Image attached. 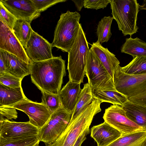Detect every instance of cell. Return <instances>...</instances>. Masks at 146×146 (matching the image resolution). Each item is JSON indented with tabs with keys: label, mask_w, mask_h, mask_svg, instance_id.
<instances>
[{
	"label": "cell",
	"mask_w": 146,
	"mask_h": 146,
	"mask_svg": "<svg viewBox=\"0 0 146 146\" xmlns=\"http://www.w3.org/2000/svg\"><path fill=\"white\" fill-rule=\"evenodd\" d=\"M65 63L61 56L42 61L30 62L32 82L41 92L58 94L66 74Z\"/></svg>",
	"instance_id": "6da1fadb"
},
{
	"label": "cell",
	"mask_w": 146,
	"mask_h": 146,
	"mask_svg": "<svg viewBox=\"0 0 146 146\" xmlns=\"http://www.w3.org/2000/svg\"><path fill=\"white\" fill-rule=\"evenodd\" d=\"M118 66L113 76L115 88L125 96L129 101L146 106V73L129 74L123 72Z\"/></svg>",
	"instance_id": "7a4b0ae2"
},
{
	"label": "cell",
	"mask_w": 146,
	"mask_h": 146,
	"mask_svg": "<svg viewBox=\"0 0 146 146\" xmlns=\"http://www.w3.org/2000/svg\"><path fill=\"white\" fill-rule=\"evenodd\" d=\"M102 103L94 98L76 118L70 120L65 131L54 142L55 146H74L83 133L90 128L94 117L101 111Z\"/></svg>",
	"instance_id": "3957f363"
},
{
	"label": "cell",
	"mask_w": 146,
	"mask_h": 146,
	"mask_svg": "<svg viewBox=\"0 0 146 146\" xmlns=\"http://www.w3.org/2000/svg\"><path fill=\"white\" fill-rule=\"evenodd\" d=\"M78 12L67 11L60 16L51 44L64 52H68L78 35L81 23Z\"/></svg>",
	"instance_id": "277c9868"
},
{
	"label": "cell",
	"mask_w": 146,
	"mask_h": 146,
	"mask_svg": "<svg viewBox=\"0 0 146 146\" xmlns=\"http://www.w3.org/2000/svg\"><path fill=\"white\" fill-rule=\"evenodd\" d=\"M90 49L81 24L77 36L68 52L67 69L69 81L81 83L83 82L86 58Z\"/></svg>",
	"instance_id": "5b68a950"
},
{
	"label": "cell",
	"mask_w": 146,
	"mask_h": 146,
	"mask_svg": "<svg viewBox=\"0 0 146 146\" xmlns=\"http://www.w3.org/2000/svg\"><path fill=\"white\" fill-rule=\"evenodd\" d=\"M111 14L119 30L124 36H130L139 29L137 25L139 4L136 0H110Z\"/></svg>",
	"instance_id": "8992f818"
},
{
	"label": "cell",
	"mask_w": 146,
	"mask_h": 146,
	"mask_svg": "<svg viewBox=\"0 0 146 146\" xmlns=\"http://www.w3.org/2000/svg\"><path fill=\"white\" fill-rule=\"evenodd\" d=\"M85 75L93 94L102 91H117L113 79L90 49L86 58Z\"/></svg>",
	"instance_id": "52a82bcc"
},
{
	"label": "cell",
	"mask_w": 146,
	"mask_h": 146,
	"mask_svg": "<svg viewBox=\"0 0 146 146\" xmlns=\"http://www.w3.org/2000/svg\"><path fill=\"white\" fill-rule=\"evenodd\" d=\"M72 115L63 108L52 113L46 123L39 129V141L46 145L54 143L68 126Z\"/></svg>",
	"instance_id": "ba28073f"
},
{
	"label": "cell",
	"mask_w": 146,
	"mask_h": 146,
	"mask_svg": "<svg viewBox=\"0 0 146 146\" xmlns=\"http://www.w3.org/2000/svg\"><path fill=\"white\" fill-rule=\"evenodd\" d=\"M103 118L104 121L118 130L122 135L144 131L127 117L121 106L111 105L105 110Z\"/></svg>",
	"instance_id": "9c48e42d"
},
{
	"label": "cell",
	"mask_w": 146,
	"mask_h": 146,
	"mask_svg": "<svg viewBox=\"0 0 146 146\" xmlns=\"http://www.w3.org/2000/svg\"><path fill=\"white\" fill-rule=\"evenodd\" d=\"M8 106L25 113L29 117L30 123L39 129L46 123L52 113L41 102H35L27 98L14 105Z\"/></svg>",
	"instance_id": "30bf717a"
},
{
	"label": "cell",
	"mask_w": 146,
	"mask_h": 146,
	"mask_svg": "<svg viewBox=\"0 0 146 146\" xmlns=\"http://www.w3.org/2000/svg\"><path fill=\"white\" fill-rule=\"evenodd\" d=\"M39 129L28 121L17 122L0 119V138L15 139L38 135Z\"/></svg>",
	"instance_id": "8fae6325"
},
{
	"label": "cell",
	"mask_w": 146,
	"mask_h": 146,
	"mask_svg": "<svg viewBox=\"0 0 146 146\" xmlns=\"http://www.w3.org/2000/svg\"><path fill=\"white\" fill-rule=\"evenodd\" d=\"M52 47L51 44L33 30L25 49L30 62H37L53 58Z\"/></svg>",
	"instance_id": "7c38bea8"
},
{
	"label": "cell",
	"mask_w": 146,
	"mask_h": 146,
	"mask_svg": "<svg viewBox=\"0 0 146 146\" xmlns=\"http://www.w3.org/2000/svg\"><path fill=\"white\" fill-rule=\"evenodd\" d=\"M0 49L18 57L27 63L30 61L25 48L13 31L0 21Z\"/></svg>",
	"instance_id": "4fadbf2b"
},
{
	"label": "cell",
	"mask_w": 146,
	"mask_h": 146,
	"mask_svg": "<svg viewBox=\"0 0 146 146\" xmlns=\"http://www.w3.org/2000/svg\"><path fill=\"white\" fill-rule=\"evenodd\" d=\"M5 7L17 19L31 23L39 17L40 13L36 9L31 0H0Z\"/></svg>",
	"instance_id": "5bb4252c"
},
{
	"label": "cell",
	"mask_w": 146,
	"mask_h": 146,
	"mask_svg": "<svg viewBox=\"0 0 146 146\" xmlns=\"http://www.w3.org/2000/svg\"><path fill=\"white\" fill-rule=\"evenodd\" d=\"M90 133L97 146H107L122 135L118 130L105 121L92 127Z\"/></svg>",
	"instance_id": "9a60e30c"
},
{
	"label": "cell",
	"mask_w": 146,
	"mask_h": 146,
	"mask_svg": "<svg viewBox=\"0 0 146 146\" xmlns=\"http://www.w3.org/2000/svg\"><path fill=\"white\" fill-rule=\"evenodd\" d=\"M0 55L4 61L7 73L23 78L30 74L29 64L15 55L1 49Z\"/></svg>",
	"instance_id": "2e32d148"
},
{
	"label": "cell",
	"mask_w": 146,
	"mask_h": 146,
	"mask_svg": "<svg viewBox=\"0 0 146 146\" xmlns=\"http://www.w3.org/2000/svg\"><path fill=\"white\" fill-rule=\"evenodd\" d=\"M80 84L69 81L59 93L63 108L72 114L82 90Z\"/></svg>",
	"instance_id": "e0dca14e"
},
{
	"label": "cell",
	"mask_w": 146,
	"mask_h": 146,
	"mask_svg": "<svg viewBox=\"0 0 146 146\" xmlns=\"http://www.w3.org/2000/svg\"><path fill=\"white\" fill-rule=\"evenodd\" d=\"M90 50L100 60L113 79L115 70L120 64L115 55L102 46L98 40L91 44Z\"/></svg>",
	"instance_id": "ac0fdd59"
},
{
	"label": "cell",
	"mask_w": 146,
	"mask_h": 146,
	"mask_svg": "<svg viewBox=\"0 0 146 146\" xmlns=\"http://www.w3.org/2000/svg\"><path fill=\"white\" fill-rule=\"evenodd\" d=\"M122 106L127 117L144 131H146V106L128 100Z\"/></svg>",
	"instance_id": "d6986e66"
},
{
	"label": "cell",
	"mask_w": 146,
	"mask_h": 146,
	"mask_svg": "<svg viewBox=\"0 0 146 146\" xmlns=\"http://www.w3.org/2000/svg\"><path fill=\"white\" fill-rule=\"evenodd\" d=\"M26 98L21 87L12 88L0 84V106H10Z\"/></svg>",
	"instance_id": "ffe728a7"
},
{
	"label": "cell",
	"mask_w": 146,
	"mask_h": 146,
	"mask_svg": "<svg viewBox=\"0 0 146 146\" xmlns=\"http://www.w3.org/2000/svg\"><path fill=\"white\" fill-rule=\"evenodd\" d=\"M122 53L131 55L133 58L136 56H146V42L138 37L126 38L122 45Z\"/></svg>",
	"instance_id": "44dd1931"
},
{
	"label": "cell",
	"mask_w": 146,
	"mask_h": 146,
	"mask_svg": "<svg viewBox=\"0 0 146 146\" xmlns=\"http://www.w3.org/2000/svg\"><path fill=\"white\" fill-rule=\"evenodd\" d=\"M33 30L29 22L24 19H18L15 23L12 31L25 48L31 38Z\"/></svg>",
	"instance_id": "7402d4cb"
},
{
	"label": "cell",
	"mask_w": 146,
	"mask_h": 146,
	"mask_svg": "<svg viewBox=\"0 0 146 146\" xmlns=\"http://www.w3.org/2000/svg\"><path fill=\"white\" fill-rule=\"evenodd\" d=\"M146 138V131L121 135L107 146H141Z\"/></svg>",
	"instance_id": "603a6c76"
},
{
	"label": "cell",
	"mask_w": 146,
	"mask_h": 146,
	"mask_svg": "<svg viewBox=\"0 0 146 146\" xmlns=\"http://www.w3.org/2000/svg\"><path fill=\"white\" fill-rule=\"evenodd\" d=\"M94 98L91 87L89 83L88 82L84 84L75 108L72 114L71 120L76 118L91 103Z\"/></svg>",
	"instance_id": "cb8c5ba5"
},
{
	"label": "cell",
	"mask_w": 146,
	"mask_h": 146,
	"mask_svg": "<svg viewBox=\"0 0 146 146\" xmlns=\"http://www.w3.org/2000/svg\"><path fill=\"white\" fill-rule=\"evenodd\" d=\"M94 97L102 102H108L122 106L128 100L127 97L117 91H102L93 94Z\"/></svg>",
	"instance_id": "d4e9b609"
},
{
	"label": "cell",
	"mask_w": 146,
	"mask_h": 146,
	"mask_svg": "<svg viewBox=\"0 0 146 146\" xmlns=\"http://www.w3.org/2000/svg\"><path fill=\"white\" fill-rule=\"evenodd\" d=\"M113 19L110 16H105L98 23L96 30L97 40L101 44L108 42L111 36V27Z\"/></svg>",
	"instance_id": "484cf974"
},
{
	"label": "cell",
	"mask_w": 146,
	"mask_h": 146,
	"mask_svg": "<svg viewBox=\"0 0 146 146\" xmlns=\"http://www.w3.org/2000/svg\"><path fill=\"white\" fill-rule=\"evenodd\" d=\"M121 70L129 74L146 73V56H136L127 65L121 67Z\"/></svg>",
	"instance_id": "4316f807"
},
{
	"label": "cell",
	"mask_w": 146,
	"mask_h": 146,
	"mask_svg": "<svg viewBox=\"0 0 146 146\" xmlns=\"http://www.w3.org/2000/svg\"><path fill=\"white\" fill-rule=\"evenodd\" d=\"M40 142L38 135L15 139L0 138V146H36Z\"/></svg>",
	"instance_id": "83f0119b"
},
{
	"label": "cell",
	"mask_w": 146,
	"mask_h": 146,
	"mask_svg": "<svg viewBox=\"0 0 146 146\" xmlns=\"http://www.w3.org/2000/svg\"><path fill=\"white\" fill-rule=\"evenodd\" d=\"M41 103L45 105L52 113L63 108L58 94L41 92Z\"/></svg>",
	"instance_id": "f1b7e54d"
},
{
	"label": "cell",
	"mask_w": 146,
	"mask_h": 146,
	"mask_svg": "<svg viewBox=\"0 0 146 146\" xmlns=\"http://www.w3.org/2000/svg\"><path fill=\"white\" fill-rule=\"evenodd\" d=\"M17 19L0 1V21L12 31Z\"/></svg>",
	"instance_id": "f546056e"
},
{
	"label": "cell",
	"mask_w": 146,
	"mask_h": 146,
	"mask_svg": "<svg viewBox=\"0 0 146 146\" xmlns=\"http://www.w3.org/2000/svg\"><path fill=\"white\" fill-rule=\"evenodd\" d=\"M23 79L7 72L0 74V84L12 88L21 87Z\"/></svg>",
	"instance_id": "4dcf8cb0"
},
{
	"label": "cell",
	"mask_w": 146,
	"mask_h": 146,
	"mask_svg": "<svg viewBox=\"0 0 146 146\" xmlns=\"http://www.w3.org/2000/svg\"><path fill=\"white\" fill-rule=\"evenodd\" d=\"M36 10L39 13L44 11L48 8L57 3L64 2L66 0H31Z\"/></svg>",
	"instance_id": "1f68e13d"
},
{
	"label": "cell",
	"mask_w": 146,
	"mask_h": 146,
	"mask_svg": "<svg viewBox=\"0 0 146 146\" xmlns=\"http://www.w3.org/2000/svg\"><path fill=\"white\" fill-rule=\"evenodd\" d=\"M110 3V0H85L84 7L85 8L96 10L106 7Z\"/></svg>",
	"instance_id": "d6a6232c"
},
{
	"label": "cell",
	"mask_w": 146,
	"mask_h": 146,
	"mask_svg": "<svg viewBox=\"0 0 146 146\" xmlns=\"http://www.w3.org/2000/svg\"><path fill=\"white\" fill-rule=\"evenodd\" d=\"M0 119L4 118V117L8 120L12 119H16L17 117V113L16 109L8 106H0Z\"/></svg>",
	"instance_id": "836d02e7"
},
{
	"label": "cell",
	"mask_w": 146,
	"mask_h": 146,
	"mask_svg": "<svg viewBox=\"0 0 146 146\" xmlns=\"http://www.w3.org/2000/svg\"><path fill=\"white\" fill-rule=\"evenodd\" d=\"M90 132V128L85 130L80 135L74 146H81L82 144L86 139V136Z\"/></svg>",
	"instance_id": "e575fe53"
},
{
	"label": "cell",
	"mask_w": 146,
	"mask_h": 146,
	"mask_svg": "<svg viewBox=\"0 0 146 146\" xmlns=\"http://www.w3.org/2000/svg\"><path fill=\"white\" fill-rule=\"evenodd\" d=\"M72 1L74 3L77 10L80 11L82 7L84 6L85 0H73Z\"/></svg>",
	"instance_id": "d590c367"
},
{
	"label": "cell",
	"mask_w": 146,
	"mask_h": 146,
	"mask_svg": "<svg viewBox=\"0 0 146 146\" xmlns=\"http://www.w3.org/2000/svg\"><path fill=\"white\" fill-rule=\"evenodd\" d=\"M7 72L6 69L1 56L0 55V74Z\"/></svg>",
	"instance_id": "8d00e7d4"
},
{
	"label": "cell",
	"mask_w": 146,
	"mask_h": 146,
	"mask_svg": "<svg viewBox=\"0 0 146 146\" xmlns=\"http://www.w3.org/2000/svg\"><path fill=\"white\" fill-rule=\"evenodd\" d=\"M139 9L140 10H146V0H144L142 4L139 5Z\"/></svg>",
	"instance_id": "74e56055"
},
{
	"label": "cell",
	"mask_w": 146,
	"mask_h": 146,
	"mask_svg": "<svg viewBox=\"0 0 146 146\" xmlns=\"http://www.w3.org/2000/svg\"><path fill=\"white\" fill-rule=\"evenodd\" d=\"M141 146H146V138L142 143Z\"/></svg>",
	"instance_id": "f35d334b"
},
{
	"label": "cell",
	"mask_w": 146,
	"mask_h": 146,
	"mask_svg": "<svg viewBox=\"0 0 146 146\" xmlns=\"http://www.w3.org/2000/svg\"><path fill=\"white\" fill-rule=\"evenodd\" d=\"M46 146H55V143H54L49 144V145H46Z\"/></svg>",
	"instance_id": "ab89813d"
},
{
	"label": "cell",
	"mask_w": 146,
	"mask_h": 146,
	"mask_svg": "<svg viewBox=\"0 0 146 146\" xmlns=\"http://www.w3.org/2000/svg\"><path fill=\"white\" fill-rule=\"evenodd\" d=\"M39 143L36 146H39Z\"/></svg>",
	"instance_id": "60d3db41"
}]
</instances>
